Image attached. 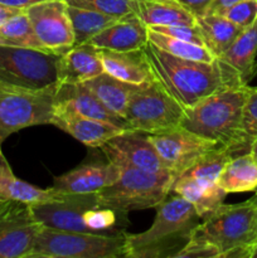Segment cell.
I'll return each mask as SVG.
<instances>
[{
	"instance_id": "1",
	"label": "cell",
	"mask_w": 257,
	"mask_h": 258,
	"mask_svg": "<svg viewBox=\"0 0 257 258\" xmlns=\"http://www.w3.org/2000/svg\"><path fill=\"white\" fill-rule=\"evenodd\" d=\"M144 50L155 77L184 108L223 88L247 86L241 82L238 73L219 58L213 62L183 59L151 42L146 43Z\"/></svg>"
},
{
	"instance_id": "2",
	"label": "cell",
	"mask_w": 257,
	"mask_h": 258,
	"mask_svg": "<svg viewBox=\"0 0 257 258\" xmlns=\"http://www.w3.org/2000/svg\"><path fill=\"white\" fill-rule=\"evenodd\" d=\"M201 222L196 208L183 197L170 191L156 207L150 228L136 234L126 232V257L176 258Z\"/></svg>"
},
{
	"instance_id": "3",
	"label": "cell",
	"mask_w": 257,
	"mask_h": 258,
	"mask_svg": "<svg viewBox=\"0 0 257 258\" xmlns=\"http://www.w3.org/2000/svg\"><path fill=\"white\" fill-rule=\"evenodd\" d=\"M35 221L43 227L80 233L117 236L125 233L126 214L107 208L97 193L66 194L30 206Z\"/></svg>"
},
{
	"instance_id": "4",
	"label": "cell",
	"mask_w": 257,
	"mask_h": 258,
	"mask_svg": "<svg viewBox=\"0 0 257 258\" xmlns=\"http://www.w3.org/2000/svg\"><path fill=\"white\" fill-rule=\"evenodd\" d=\"M247 86L223 88L185 108L180 126L231 148L234 156L248 154L241 143V126Z\"/></svg>"
},
{
	"instance_id": "5",
	"label": "cell",
	"mask_w": 257,
	"mask_h": 258,
	"mask_svg": "<svg viewBox=\"0 0 257 258\" xmlns=\"http://www.w3.org/2000/svg\"><path fill=\"white\" fill-rule=\"evenodd\" d=\"M193 234L213 244L219 258H249V249L257 242V207L252 199L221 204L202 219Z\"/></svg>"
},
{
	"instance_id": "6",
	"label": "cell",
	"mask_w": 257,
	"mask_h": 258,
	"mask_svg": "<svg viewBox=\"0 0 257 258\" xmlns=\"http://www.w3.org/2000/svg\"><path fill=\"white\" fill-rule=\"evenodd\" d=\"M62 53L0 45V90L40 91L54 87Z\"/></svg>"
},
{
	"instance_id": "7",
	"label": "cell",
	"mask_w": 257,
	"mask_h": 258,
	"mask_svg": "<svg viewBox=\"0 0 257 258\" xmlns=\"http://www.w3.org/2000/svg\"><path fill=\"white\" fill-rule=\"evenodd\" d=\"M126 257V232L117 236L80 233L43 227L29 258Z\"/></svg>"
},
{
	"instance_id": "8",
	"label": "cell",
	"mask_w": 257,
	"mask_h": 258,
	"mask_svg": "<svg viewBox=\"0 0 257 258\" xmlns=\"http://www.w3.org/2000/svg\"><path fill=\"white\" fill-rule=\"evenodd\" d=\"M174 180L171 174L122 168L120 178L97 191V197L103 206L123 214L156 208L170 193Z\"/></svg>"
},
{
	"instance_id": "9",
	"label": "cell",
	"mask_w": 257,
	"mask_h": 258,
	"mask_svg": "<svg viewBox=\"0 0 257 258\" xmlns=\"http://www.w3.org/2000/svg\"><path fill=\"white\" fill-rule=\"evenodd\" d=\"M184 111L185 108L154 77L139 85L131 95L125 118L131 130L158 134L180 126Z\"/></svg>"
},
{
	"instance_id": "10",
	"label": "cell",
	"mask_w": 257,
	"mask_h": 258,
	"mask_svg": "<svg viewBox=\"0 0 257 258\" xmlns=\"http://www.w3.org/2000/svg\"><path fill=\"white\" fill-rule=\"evenodd\" d=\"M57 86L40 91L0 90V145L12 134L34 125H52Z\"/></svg>"
},
{
	"instance_id": "11",
	"label": "cell",
	"mask_w": 257,
	"mask_h": 258,
	"mask_svg": "<svg viewBox=\"0 0 257 258\" xmlns=\"http://www.w3.org/2000/svg\"><path fill=\"white\" fill-rule=\"evenodd\" d=\"M149 139L174 179L179 178L204 154L221 146L181 126L164 133L149 134Z\"/></svg>"
},
{
	"instance_id": "12",
	"label": "cell",
	"mask_w": 257,
	"mask_h": 258,
	"mask_svg": "<svg viewBox=\"0 0 257 258\" xmlns=\"http://www.w3.org/2000/svg\"><path fill=\"white\" fill-rule=\"evenodd\" d=\"M40 228L29 204L0 202V258H29Z\"/></svg>"
},
{
	"instance_id": "13",
	"label": "cell",
	"mask_w": 257,
	"mask_h": 258,
	"mask_svg": "<svg viewBox=\"0 0 257 258\" xmlns=\"http://www.w3.org/2000/svg\"><path fill=\"white\" fill-rule=\"evenodd\" d=\"M110 163L118 169L131 168L155 174H170L149 139L148 133L125 130L100 148Z\"/></svg>"
},
{
	"instance_id": "14",
	"label": "cell",
	"mask_w": 257,
	"mask_h": 258,
	"mask_svg": "<svg viewBox=\"0 0 257 258\" xmlns=\"http://www.w3.org/2000/svg\"><path fill=\"white\" fill-rule=\"evenodd\" d=\"M38 39L50 52L63 53L75 44L65 0H48L24 10Z\"/></svg>"
},
{
	"instance_id": "15",
	"label": "cell",
	"mask_w": 257,
	"mask_h": 258,
	"mask_svg": "<svg viewBox=\"0 0 257 258\" xmlns=\"http://www.w3.org/2000/svg\"><path fill=\"white\" fill-rule=\"evenodd\" d=\"M121 175V169L106 159H90L67 173L55 176L53 188L66 194L97 193L115 183Z\"/></svg>"
},
{
	"instance_id": "16",
	"label": "cell",
	"mask_w": 257,
	"mask_h": 258,
	"mask_svg": "<svg viewBox=\"0 0 257 258\" xmlns=\"http://www.w3.org/2000/svg\"><path fill=\"white\" fill-rule=\"evenodd\" d=\"M54 108L67 110L85 117L105 121L131 130L127 121L108 111L85 83H59L54 96Z\"/></svg>"
},
{
	"instance_id": "17",
	"label": "cell",
	"mask_w": 257,
	"mask_h": 258,
	"mask_svg": "<svg viewBox=\"0 0 257 258\" xmlns=\"http://www.w3.org/2000/svg\"><path fill=\"white\" fill-rule=\"evenodd\" d=\"M149 42V28L138 14H127L118 18L98 34L91 38V44L118 52L144 49Z\"/></svg>"
},
{
	"instance_id": "18",
	"label": "cell",
	"mask_w": 257,
	"mask_h": 258,
	"mask_svg": "<svg viewBox=\"0 0 257 258\" xmlns=\"http://www.w3.org/2000/svg\"><path fill=\"white\" fill-rule=\"evenodd\" d=\"M52 125L57 126L65 133L70 134L76 140L93 149H100L106 141L125 131V128L118 127L113 123L85 117V116L77 115L67 110H59V108H54Z\"/></svg>"
},
{
	"instance_id": "19",
	"label": "cell",
	"mask_w": 257,
	"mask_h": 258,
	"mask_svg": "<svg viewBox=\"0 0 257 258\" xmlns=\"http://www.w3.org/2000/svg\"><path fill=\"white\" fill-rule=\"evenodd\" d=\"M102 72L105 71L100 49L91 43L75 44L60 54L58 67L59 83H83Z\"/></svg>"
},
{
	"instance_id": "20",
	"label": "cell",
	"mask_w": 257,
	"mask_h": 258,
	"mask_svg": "<svg viewBox=\"0 0 257 258\" xmlns=\"http://www.w3.org/2000/svg\"><path fill=\"white\" fill-rule=\"evenodd\" d=\"M100 49L101 60L103 64V71L123 82L141 85L155 77L148 57L144 49L118 50Z\"/></svg>"
},
{
	"instance_id": "21",
	"label": "cell",
	"mask_w": 257,
	"mask_h": 258,
	"mask_svg": "<svg viewBox=\"0 0 257 258\" xmlns=\"http://www.w3.org/2000/svg\"><path fill=\"white\" fill-rule=\"evenodd\" d=\"M170 191L179 194L188 201L196 208L202 219L223 204L227 197L226 191L217 183L189 175H180L176 178Z\"/></svg>"
},
{
	"instance_id": "22",
	"label": "cell",
	"mask_w": 257,
	"mask_h": 258,
	"mask_svg": "<svg viewBox=\"0 0 257 258\" xmlns=\"http://www.w3.org/2000/svg\"><path fill=\"white\" fill-rule=\"evenodd\" d=\"M257 18L236 38L219 59L238 73L241 82L248 85L257 75Z\"/></svg>"
},
{
	"instance_id": "23",
	"label": "cell",
	"mask_w": 257,
	"mask_h": 258,
	"mask_svg": "<svg viewBox=\"0 0 257 258\" xmlns=\"http://www.w3.org/2000/svg\"><path fill=\"white\" fill-rule=\"evenodd\" d=\"M62 194L53 186L49 189H40L18 179L0 150V202L15 201L33 206L57 199Z\"/></svg>"
},
{
	"instance_id": "24",
	"label": "cell",
	"mask_w": 257,
	"mask_h": 258,
	"mask_svg": "<svg viewBox=\"0 0 257 258\" xmlns=\"http://www.w3.org/2000/svg\"><path fill=\"white\" fill-rule=\"evenodd\" d=\"M83 83L108 111L122 118L126 117V110L131 95L139 87V85L123 82L106 72Z\"/></svg>"
},
{
	"instance_id": "25",
	"label": "cell",
	"mask_w": 257,
	"mask_h": 258,
	"mask_svg": "<svg viewBox=\"0 0 257 258\" xmlns=\"http://www.w3.org/2000/svg\"><path fill=\"white\" fill-rule=\"evenodd\" d=\"M197 25L201 30L206 48L217 58L223 54L243 32V28L218 14L199 15L197 17Z\"/></svg>"
},
{
	"instance_id": "26",
	"label": "cell",
	"mask_w": 257,
	"mask_h": 258,
	"mask_svg": "<svg viewBox=\"0 0 257 258\" xmlns=\"http://www.w3.org/2000/svg\"><path fill=\"white\" fill-rule=\"evenodd\" d=\"M136 14L146 27L197 24L196 15L174 0H139Z\"/></svg>"
},
{
	"instance_id": "27",
	"label": "cell",
	"mask_w": 257,
	"mask_h": 258,
	"mask_svg": "<svg viewBox=\"0 0 257 258\" xmlns=\"http://www.w3.org/2000/svg\"><path fill=\"white\" fill-rule=\"evenodd\" d=\"M217 184L229 193H257V163L249 154L233 156L218 176Z\"/></svg>"
},
{
	"instance_id": "28",
	"label": "cell",
	"mask_w": 257,
	"mask_h": 258,
	"mask_svg": "<svg viewBox=\"0 0 257 258\" xmlns=\"http://www.w3.org/2000/svg\"><path fill=\"white\" fill-rule=\"evenodd\" d=\"M0 45L50 52L40 43L25 12L18 13L0 24Z\"/></svg>"
},
{
	"instance_id": "29",
	"label": "cell",
	"mask_w": 257,
	"mask_h": 258,
	"mask_svg": "<svg viewBox=\"0 0 257 258\" xmlns=\"http://www.w3.org/2000/svg\"><path fill=\"white\" fill-rule=\"evenodd\" d=\"M67 13L75 35V44L88 43L91 38L117 20L110 15L72 5H67Z\"/></svg>"
},
{
	"instance_id": "30",
	"label": "cell",
	"mask_w": 257,
	"mask_h": 258,
	"mask_svg": "<svg viewBox=\"0 0 257 258\" xmlns=\"http://www.w3.org/2000/svg\"><path fill=\"white\" fill-rule=\"evenodd\" d=\"M149 42L154 43L156 47L163 49L164 52L169 53V54L174 55V57L183 58V59L199 60V62H213L217 58L204 45L176 39V38L169 37V35L161 34V33H156L150 29H149Z\"/></svg>"
},
{
	"instance_id": "31",
	"label": "cell",
	"mask_w": 257,
	"mask_h": 258,
	"mask_svg": "<svg viewBox=\"0 0 257 258\" xmlns=\"http://www.w3.org/2000/svg\"><path fill=\"white\" fill-rule=\"evenodd\" d=\"M231 148L228 146H218L209 153L204 154L198 161L193 164L188 170L184 171L181 175L194 176V178L204 179V180L217 183L218 176L226 164L233 158Z\"/></svg>"
},
{
	"instance_id": "32",
	"label": "cell",
	"mask_w": 257,
	"mask_h": 258,
	"mask_svg": "<svg viewBox=\"0 0 257 258\" xmlns=\"http://www.w3.org/2000/svg\"><path fill=\"white\" fill-rule=\"evenodd\" d=\"M67 5L95 10L110 17L122 18L127 14L138 13L139 0H65Z\"/></svg>"
},
{
	"instance_id": "33",
	"label": "cell",
	"mask_w": 257,
	"mask_h": 258,
	"mask_svg": "<svg viewBox=\"0 0 257 258\" xmlns=\"http://www.w3.org/2000/svg\"><path fill=\"white\" fill-rule=\"evenodd\" d=\"M257 136V87H249L247 90L246 102L243 107V117L241 126L242 146L249 153L252 140Z\"/></svg>"
},
{
	"instance_id": "34",
	"label": "cell",
	"mask_w": 257,
	"mask_h": 258,
	"mask_svg": "<svg viewBox=\"0 0 257 258\" xmlns=\"http://www.w3.org/2000/svg\"><path fill=\"white\" fill-rule=\"evenodd\" d=\"M221 15L238 27L246 29L257 18V0H241Z\"/></svg>"
},
{
	"instance_id": "35",
	"label": "cell",
	"mask_w": 257,
	"mask_h": 258,
	"mask_svg": "<svg viewBox=\"0 0 257 258\" xmlns=\"http://www.w3.org/2000/svg\"><path fill=\"white\" fill-rule=\"evenodd\" d=\"M150 30L156 33L169 35V37L176 38V39L185 40V42L196 43V44L204 45L203 37L199 30L198 25L188 24H174V25H155V27H148ZM206 47V45H204Z\"/></svg>"
},
{
	"instance_id": "36",
	"label": "cell",
	"mask_w": 257,
	"mask_h": 258,
	"mask_svg": "<svg viewBox=\"0 0 257 258\" xmlns=\"http://www.w3.org/2000/svg\"><path fill=\"white\" fill-rule=\"evenodd\" d=\"M176 258H219V251L209 242L191 234V238Z\"/></svg>"
},
{
	"instance_id": "37",
	"label": "cell",
	"mask_w": 257,
	"mask_h": 258,
	"mask_svg": "<svg viewBox=\"0 0 257 258\" xmlns=\"http://www.w3.org/2000/svg\"><path fill=\"white\" fill-rule=\"evenodd\" d=\"M174 2L180 4L181 7L188 9L190 13H193L197 18L206 13L207 8H208L209 3H211L212 0H174Z\"/></svg>"
},
{
	"instance_id": "38",
	"label": "cell",
	"mask_w": 257,
	"mask_h": 258,
	"mask_svg": "<svg viewBox=\"0 0 257 258\" xmlns=\"http://www.w3.org/2000/svg\"><path fill=\"white\" fill-rule=\"evenodd\" d=\"M239 2H241V0H212V2L209 3L208 8H207L204 14L221 15L222 13L226 12L227 9H229V8L233 7L234 4H237V3Z\"/></svg>"
},
{
	"instance_id": "39",
	"label": "cell",
	"mask_w": 257,
	"mask_h": 258,
	"mask_svg": "<svg viewBox=\"0 0 257 258\" xmlns=\"http://www.w3.org/2000/svg\"><path fill=\"white\" fill-rule=\"evenodd\" d=\"M48 2V0H0V4L7 5V7L15 8V9L25 10L27 8L32 7V5L39 4V3Z\"/></svg>"
},
{
	"instance_id": "40",
	"label": "cell",
	"mask_w": 257,
	"mask_h": 258,
	"mask_svg": "<svg viewBox=\"0 0 257 258\" xmlns=\"http://www.w3.org/2000/svg\"><path fill=\"white\" fill-rule=\"evenodd\" d=\"M20 12H23V10L15 9V8H10V7H7V5L0 4V24L4 23L5 20L9 19V18H12L13 15L18 14V13Z\"/></svg>"
},
{
	"instance_id": "41",
	"label": "cell",
	"mask_w": 257,
	"mask_h": 258,
	"mask_svg": "<svg viewBox=\"0 0 257 258\" xmlns=\"http://www.w3.org/2000/svg\"><path fill=\"white\" fill-rule=\"evenodd\" d=\"M248 154L252 156V159H253V160L257 163V136L253 139V140H252L251 146H249Z\"/></svg>"
},
{
	"instance_id": "42",
	"label": "cell",
	"mask_w": 257,
	"mask_h": 258,
	"mask_svg": "<svg viewBox=\"0 0 257 258\" xmlns=\"http://www.w3.org/2000/svg\"><path fill=\"white\" fill-rule=\"evenodd\" d=\"M249 258H257V242L249 249Z\"/></svg>"
},
{
	"instance_id": "43",
	"label": "cell",
	"mask_w": 257,
	"mask_h": 258,
	"mask_svg": "<svg viewBox=\"0 0 257 258\" xmlns=\"http://www.w3.org/2000/svg\"><path fill=\"white\" fill-rule=\"evenodd\" d=\"M252 202H253V203H254V206H256L257 207V193L256 194H254V196L253 197H252Z\"/></svg>"
},
{
	"instance_id": "44",
	"label": "cell",
	"mask_w": 257,
	"mask_h": 258,
	"mask_svg": "<svg viewBox=\"0 0 257 258\" xmlns=\"http://www.w3.org/2000/svg\"><path fill=\"white\" fill-rule=\"evenodd\" d=\"M0 150H2V149H0Z\"/></svg>"
}]
</instances>
